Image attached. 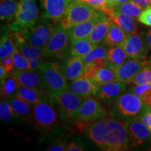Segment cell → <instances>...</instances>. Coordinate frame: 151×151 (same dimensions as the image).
Masks as SVG:
<instances>
[{
	"label": "cell",
	"mask_w": 151,
	"mask_h": 151,
	"mask_svg": "<svg viewBox=\"0 0 151 151\" xmlns=\"http://www.w3.org/2000/svg\"><path fill=\"white\" fill-rule=\"evenodd\" d=\"M127 122L114 117H105L88 124L85 133L102 150H129Z\"/></svg>",
	"instance_id": "cell-1"
},
{
	"label": "cell",
	"mask_w": 151,
	"mask_h": 151,
	"mask_svg": "<svg viewBox=\"0 0 151 151\" xmlns=\"http://www.w3.org/2000/svg\"><path fill=\"white\" fill-rule=\"evenodd\" d=\"M150 109L137 95L128 91L123 92L113 103L110 114L122 121L129 122L139 119Z\"/></svg>",
	"instance_id": "cell-2"
},
{
	"label": "cell",
	"mask_w": 151,
	"mask_h": 151,
	"mask_svg": "<svg viewBox=\"0 0 151 151\" xmlns=\"http://www.w3.org/2000/svg\"><path fill=\"white\" fill-rule=\"evenodd\" d=\"M49 96L50 102L58 109L64 118L72 121L78 120L79 108L85 97H81L67 88L58 92L49 93Z\"/></svg>",
	"instance_id": "cell-3"
},
{
	"label": "cell",
	"mask_w": 151,
	"mask_h": 151,
	"mask_svg": "<svg viewBox=\"0 0 151 151\" xmlns=\"http://www.w3.org/2000/svg\"><path fill=\"white\" fill-rule=\"evenodd\" d=\"M39 14L36 0H20L16 17L9 28L14 32L23 34L37 22Z\"/></svg>",
	"instance_id": "cell-4"
},
{
	"label": "cell",
	"mask_w": 151,
	"mask_h": 151,
	"mask_svg": "<svg viewBox=\"0 0 151 151\" xmlns=\"http://www.w3.org/2000/svg\"><path fill=\"white\" fill-rule=\"evenodd\" d=\"M101 11L82 0H71L60 23L65 29L97 16Z\"/></svg>",
	"instance_id": "cell-5"
},
{
	"label": "cell",
	"mask_w": 151,
	"mask_h": 151,
	"mask_svg": "<svg viewBox=\"0 0 151 151\" xmlns=\"http://www.w3.org/2000/svg\"><path fill=\"white\" fill-rule=\"evenodd\" d=\"M58 23V22L43 16L32 27L22 35L29 44L43 48L52 36Z\"/></svg>",
	"instance_id": "cell-6"
},
{
	"label": "cell",
	"mask_w": 151,
	"mask_h": 151,
	"mask_svg": "<svg viewBox=\"0 0 151 151\" xmlns=\"http://www.w3.org/2000/svg\"><path fill=\"white\" fill-rule=\"evenodd\" d=\"M39 71L49 93L58 92L67 88V80L58 62L44 61Z\"/></svg>",
	"instance_id": "cell-7"
},
{
	"label": "cell",
	"mask_w": 151,
	"mask_h": 151,
	"mask_svg": "<svg viewBox=\"0 0 151 151\" xmlns=\"http://www.w3.org/2000/svg\"><path fill=\"white\" fill-rule=\"evenodd\" d=\"M30 120L38 129L48 130L58 122V113L50 101H43L32 106Z\"/></svg>",
	"instance_id": "cell-8"
},
{
	"label": "cell",
	"mask_w": 151,
	"mask_h": 151,
	"mask_svg": "<svg viewBox=\"0 0 151 151\" xmlns=\"http://www.w3.org/2000/svg\"><path fill=\"white\" fill-rule=\"evenodd\" d=\"M69 39L67 29L58 22L48 43L43 48L44 57L58 59L65 58L69 50Z\"/></svg>",
	"instance_id": "cell-9"
},
{
	"label": "cell",
	"mask_w": 151,
	"mask_h": 151,
	"mask_svg": "<svg viewBox=\"0 0 151 151\" xmlns=\"http://www.w3.org/2000/svg\"><path fill=\"white\" fill-rule=\"evenodd\" d=\"M107 116L108 113L100 100L90 96L83 100L79 108L77 121L89 124Z\"/></svg>",
	"instance_id": "cell-10"
},
{
	"label": "cell",
	"mask_w": 151,
	"mask_h": 151,
	"mask_svg": "<svg viewBox=\"0 0 151 151\" xmlns=\"http://www.w3.org/2000/svg\"><path fill=\"white\" fill-rule=\"evenodd\" d=\"M129 58L145 60L150 51L146 36L128 33L127 39L121 45Z\"/></svg>",
	"instance_id": "cell-11"
},
{
	"label": "cell",
	"mask_w": 151,
	"mask_h": 151,
	"mask_svg": "<svg viewBox=\"0 0 151 151\" xmlns=\"http://www.w3.org/2000/svg\"><path fill=\"white\" fill-rule=\"evenodd\" d=\"M129 143L132 147H137L151 142V132L146 124L139 119L127 122Z\"/></svg>",
	"instance_id": "cell-12"
},
{
	"label": "cell",
	"mask_w": 151,
	"mask_h": 151,
	"mask_svg": "<svg viewBox=\"0 0 151 151\" xmlns=\"http://www.w3.org/2000/svg\"><path fill=\"white\" fill-rule=\"evenodd\" d=\"M146 60L143 59L129 58L120 65L114 68L117 80L131 83L136 75L146 65Z\"/></svg>",
	"instance_id": "cell-13"
},
{
	"label": "cell",
	"mask_w": 151,
	"mask_h": 151,
	"mask_svg": "<svg viewBox=\"0 0 151 151\" xmlns=\"http://www.w3.org/2000/svg\"><path fill=\"white\" fill-rule=\"evenodd\" d=\"M128 84L118 80L110 81L99 86L96 96L100 101L112 105L117 98L125 91Z\"/></svg>",
	"instance_id": "cell-14"
},
{
	"label": "cell",
	"mask_w": 151,
	"mask_h": 151,
	"mask_svg": "<svg viewBox=\"0 0 151 151\" xmlns=\"http://www.w3.org/2000/svg\"><path fill=\"white\" fill-rule=\"evenodd\" d=\"M12 76L16 79L19 86L29 87L49 93L39 71L15 69L13 71Z\"/></svg>",
	"instance_id": "cell-15"
},
{
	"label": "cell",
	"mask_w": 151,
	"mask_h": 151,
	"mask_svg": "<svg viewBox=\"0 0 151 151\" xmlns=\"http://www.w3.org/2000/svg\"><path fill=\"white\" fill-rule=\"evenodd\" d=\"M71 0H39L43 16L60 22Z\"/></svg>",
	"instance_id": "cell-16"
},
{
	"label": "cell",
	"mask_w": 151,
	"mask_h": 151,
	"mask_svg": "<svg viewBox=\"0 0 151 151\" xmlns=\"http://www.w3.org/2000/svg\"><path fill=\"white\" fill-rule=\"evenodd\" d=\"M106 18V15L101 11L97 16L67 28V31L69 38L70 39H77L88 37L94 26L101 20Z\"/></svg>",
	"instance_id": "cell-17"
},
{
	"label": "cell",
	"mask_w": 151,
	"mask_h": 151,
	"mask_svg": "<svg viewBox=\"0 0 151 151\" xmlns=\"http://www.w3.org/2000/svg\"><path fill=\"white\" fill-rule=\"evenodd\" d=\"M99 88V87L94 84L90 78L83 75L71 81L70 83L67 85L68 90L85 98L96 95Z\"/></svg>",
	"instance_id": "cell-18"
},
{
	"label": "cell",
	"mask_w": 151,
	"mask_h": 151,
	"mask_svg": "<svg viewBox=\"0 0 151 151\" xmlns=\"http://www.w3.org/2000/svg\"><path fill=\"white\" fill-rule=\"evenodd\" d=\"M105 14L111 21L116 24L118 27L129 34H138V27L135 19L127 15L115 10L109 9L105 11Z\"/></svg>",
	"instance_id": "cell-19"
},
{
	"label": "cell",
	"mask_w": 151,
	"mask_h": 151,
	"mask_svg": "<svg viewBox=\"0 0 151 151\" xmlns=\"http://www.w3.org/2000/svg\"><path fill=\"white\" fill-rule=\"evenodd\" d=\"M86 63L82 58L71 55L64 62L62 71L67 81H73L83 74Z\"/></svg>",
	"instance_id": "cell-20"
},
{
	"label": "cell",
	"mask_w": 151,
	"mask_h": 151,
	"mask_svg": "<svg viewBox=\"0 0 151 151\" xmlns=\"http://www.w3.org/2000/svg\"><path fill=\"white\" fill-rule=\"evenodd\" d=\"M17 97L21 98L32 106L43 101H50L48 92H42L26 86L19 87L17 91Z\"/></svg>",
	"instance_id": "cell-21"
},
{
	"label": "cell",
	"mask_w": 151,
	"mask_h": 151,
	"mask_svg": "<svg viewBox=\"0 0 151 151\" xmlns=\"http://www.w3.org/2000/svg\"><path fill=\"white\" fill-rule=\"evenodd\" d=\"M128 33L124 32L120 27H118L114 22H111V25L109 29L106 37L103 41V43L107 48L116 46H121L127 39Z\"/></svg>",
	"instance_id": "cell-22"
},
{
	"label": "cell",
	"mask_w": 151,
	"mask_h": 151,
	"mask_svg": "<svg viewBox=\"0 0 151 151\" xmlns=\"http://www.w3.org/2000/svg\"><path fill=\"white\" fill-rule=\"evenodd\" d=\"M111 22L112 21L107 17L94 26L88 37L92 43L97 46L103 42L110 29Z\"/></svg>",
	"instance_id": "cell-23"
},
{
	"label": "cell",
	"mask_w": 151,
	"mask_h": 151,
	"mask_svg": "<svg viewBox=\"0 0 151 151\" xmlns=\"http://www.w3.org/2000/svg\"><path fill=\"white\" fill-rule=\"evenodd\" d=\"M128 58L129 57L122 46L111 47L107 51L106 65L113 69L125 62Z\"/></svg>",
	"instance_id": "cell-24"
},
{
	"label": "cell",
	"mask_w": 151,
	"mask_h": 151,
	"mask_svg": "<svg viewBox=\"0 0 151 151\" xmlns=\"http://www.w3.org/2000/svg\"><path fill=\"white\" fill-rule=\"evenodd\" d=\"M96 45L92 43L88 37L71 39V55L83 58Z\"/></svg>",
	"instance_id": "cell-25"
},
{
	"label": "cell",
	"mask_w": 151,
	"mask_h": 151,
	"mask_svg": "<svg viewBox=\"0 0 151 151\" xmlns=\"http://www.w3.org/2000/svg\"><path fill=\"white\" fill-rule=\"evenodd\" d=\"M20 0H1L0 18L3 22H12L16 17Z\"/></svg>",
	"instance_id": "cell-26"
},
{
	"label": "cell",
	"mask_w": 151,
	"mask_h": 151,
	"mask_svg": "<svg viewBox=\"0 0 151 151\" xmlns=\"http://www.w3.org/2000/svg\"><path fill=\"white\" fill-rule=\"evenodd\" d=\"M16 48L22 56L28 61L34 59H41L44 58L43 48L34 46L25 40L16 43Z\"/></svg>",
	"instance_id": "cell-27"
},
{
	"label": "cell",
	"mask_w": 151,
	"mask_h": 151,
	"mask_svg": "<svg viewBox=\"0 0 151 151\" xmlns=\"http://www.w3.org/2000/svg\"><path fill=\"white\" fill-rule=\"evenodd\" d=\"M106 48L107 47L104 43L97 45L88 54L82 58L86 65L89 63H97L106 65L107 51H108Z\"/></svg>",
	"instance_id": "cell-28"
},
{
	"label": "cell",
	"mask_w": 151,
	"mask_h": 151,
	"mask_svg": "<svg viewBox=\"0 0 151 151\" xmlns=\"http://www.w3.org/2000/svg\"><path fill=\"white\" fill-rule=\"evenodd\" d=\"M12 107L14 114L18 116L23 117L24 118L30 119L32 114L31 107L29 103L18 97H14L6 99Z\"/></svg>",
	"instance_id": "cell-29"
},
{
	"label": "cell",
	"mask_w": 151,
	"mask_h": 151,
	"mask_svg": "<svg viewBox=\"0 0 151 151\" xmlns=\"http://www.w3.org/2000/svg\"><path fill=\"white\" fill-rule=\"evenodd\" d=\"M16 49V44L15 41L12 31L9 29L4 34L1 38L0 43V59L2 60L6 57L11 56Z\"/></svg>",
	"instance_id": "cell-30"
},
{
	"label": "cell",
	"mask_w": 151,
	"mask_h": 151,
	"mask_svg": "<svg viewBox=\"0 0 151 151\" xmlns=\"http://www.w3.org/2000/svg\"><path fill=\"white\" fill-rule=\"evenodd\" d=\"M94 84L97 86H101L103 84L110 82V81L117 80L116 75L114 70L106 65L101 67L97 73L91 78H90Z\"/></svg>",
	"instance_id": "cell-31"
},
{
	"label": "cell",
	"mask_w": 151,
	"mask_h": 151,
	"mask_svg": "<svg viewBox=\"0 0 151 151\" xmlns=\"http://www.w3.org/2000/svg\"><path fill=\"white\" fill-rule=\"evenodd\" d=\"M19 85L13 76H8L1 82V97L4 99L16 97Z\"/></svg>",
	"instance_id": "cell-32"
},
{
	"label": "cell",
	"mask_w": 151,
	"mask_h": 151,
	"mask_svg": "<svg viewBox=\"0 0 151 151\" xmlns=\"http://www.w3.org/2000/svg\"><path fill=\"white\" fill-rule=\"evenodd\" d=\"M128 91L137 95L145 105L151 108V84L134 85Z\"/></svg>",
	"instance_id": "cell-33"
},
{
	"label": "cell",
	"mask_w": 151,
	"mask_h": 151,
	"mask_svg": "<svg viewBox=\"0 0 151 151\" xmlns=\"http://www.w3.org/2000/svg\"><path fill=\"white\" fill-rule=\"evenodd\" d=\"M115 10L121 12L127 16L133 17L134 18H139V15L142 12L143 9L141 8L140 6L133 2V1H128L126 2L119 4L114 8Z\"/></svg>",
	"instance_id": "cell-34"
},
{
	"label": "cell",
	"mask_w": 151,
	"mask_h": 151,
	"mask_svg": "<svg viewBox=\"0 0 151 151\" xmlns=\"http://www.w3.org/2000/svg\"><path fill=\"white\" fill-rule=\"evenodd\" d=\"M132 83L134 85L151 84V68L147 64V62L142 69L136 75L132 81Z\"/></svg>",
	"instance_id": "cell-35"
},
{
	"label": "cell",
	"mask_w": 151,
	"mask_h": 151,
	"mask_svg": "<svg viewBox=\"0 0 151 151\" xmlns=\"http://www.w3.org/2000/svg\"><path fill=\"white\" fill-rule=\"evenodd\" d=\"M13 60H14V67L17 70H32L29 61L24 57L18 51V49H16L11 55Z\"/></svg>",
	"instance_id": "cell-36"
},
{
	"label": "cell",
	"mask_w": 151,
	"mask_h": 151,
	"mask_svg": "<svg viewBox=\"0 0 151 151\" xmlns=\"http://www.w3.org/2000/svg\"><path fill=\"white\" fill-rule=\"evenodd\" d=\"M14 112L8 101H1L0 103V118L3 121H9L14 117Z\"/></svg>",
	"instance_id": "cell-37"
},
{
	"label": "cell",
	"mask_w": 151,
	"mask_h": 151,
	"mask_svg": "<svg viewBox=\"0 0 151 151\" xmlns=\"http://www.w3.org/2000/svg\"><path fill=\"white\" fill-rule=\"evenodd\" d=\"M104 66L105 65H100V64L97 63L86 64L83 76H84L85 77H87V78H91L96 74V73H97V71H99L101 67H104Z\"/></svg>",
	"instance_id": "cell-38"
},
{
	"label": "cell",
	"mask_w": 151,
	"mask_h": 151,
	"mask_svg": "<svg viewBox=\"0 0 151 151\" xmlns=\"http://www.w3.org/2000/svg\"><path fill=\"white\" fill-rule=\"evenodd\" d=\"M82 1H86V3L93 6L94 9L102 11L103 12L109 9L108 0H82Z\"/></svg>",
	"instance_id": "cell-39"
},
{
	"label": "cell",
	"mask_w": 151,
	"mask_h": 151,
	"mask_svg": "<svg viewBox=\"0 0 151 151\" xmlns=\"http://www.w3.org/2000/svg\"><path fill=\"white\" fill-rule=\"evenodd\" d=\"M138 20L145 25L151 27V7L143 10L138 18Z\"/></svg>",
	"instance_id": "cell-40"
},
{
	"label": "cell",
	"mask_w": 151,
	"mask_h": 151,
	"mask_svg": "<svg viewBox=\"0 0 151 151\" xmlns=\"http://www.w3.org/2000/svg\"><path fill=\"white\" fill-rule=\"evenodd\" d=\"M1 66L8 73L13 71V70H14V60H13L11 55L6 57V58L1 60Z\"/></svg>",
	"instance_id": "cell-41"
},
{
	"label": "cell",
	"mask_w": 151,
	"mask_h": 151,
	"mask_svg": "<svg viewBox=\"0 0 151 151\" xmlns=\"http://www.w3.org/2000/svg\"><path fill=\"white\" fill-rule=\"evenodd\" d=\"M67 145L65 141H59L54 143L51 146H50L47 149L48 151H65L67 150Z\"/></svg>",
	"instance_id": "cell-42"
},
{
	"label": "cell",
	"mask_w": 151,
	"mask_h": 151,
	"mask_svg": "<svg viewBox=\"0 0 151 151\" xmlns=\"http://www.w3.org/2000/svg\"><path fill=\"white\" fill-rule=\"evenodd\" d=\"M143 123L146 124V126L149 128L151 132V108L147 111L146 113L143 115L142 116L139 118Z\"/></svg>",
	"instance_id": "cell-43"
},
{
	"label": "cell",
	"mask_w": 151,
	"mask_h": 151,
	"mask_svg": "<svg viewBox=\"0 0 151 151\" xmlns=\"http://www.w3.org/2000/svg\"><path fill=\"white\" fill-rule=\"evenodd\" d=\"M44 62L43 58H41V59H34L29 60V63L30 66H31L32 70V71H39L40 69L41 65L43 62Z\"/></svg>",
	"instance_id": "cell-44"
},
{
	"label": "cell",
	"mask_w": 151,
	"mask_h": 151,
	"mask_svg": "<svg viewBox=\"0 0 151 151\" xmlns=\"http://www.w3.org/2000/svg\"><path fill=\"white\" fill-rule=\"evenodd\" d=\"M129 1L136 3L143 9L151 7V0H129Z\"/></svg>",
	"instance_id": "cell-45"
},
{
	"label": "cell",
	"mask_w": 151,
	"mask_h": 151,
	"mask_svg": "<svg viewBox=\"0 0 151 151\" xmlns=\"http://www.w3.org/2000/svg\"><path fill=\"white\" fill-rule=\"evenodd\" d=\"M67 150L68 151H83L84 149L81 146H79L75 143H71L69 146H67Z\"/></svg>",
	"instance_id": "cell-46"
},
{
	"label": "cell",
	"mask_w": 151,
	"mask_h": 151,
	"mask_svg": "<svg viewBox=\"0 0 151 151\" xmlns=\"http://www.w3.org/2000/svg\"><path fill=\"white\" fill-rule=\"evenodd\" d=\"M7 77H8V73L4 70V69L1 66H0V79H1V82L6 78Z\"/></svg>",
	"instance_id": "cell-47"
},
{
	"label": "cell",
	"mask_w": 151,
	"mask_h": 151,
	"mask_svg": "<svg viewBox=\"0 0 151 151\" xmlns=\"http://www.w3.org/2000/svg\"><path fill=\"white\" fill-rule=\"evenodd\" d=\"M118 4V0H108L109 9H114ZM107 9V10H108ZM105 12V11H104Z\"/></svg>",
	"instance_id": "cell-48"
},
{
	"label": "cell",
	"mask_w": 151,
	"mask_h": 151,
	"mask_svg": "<svg viewBox=\"0 0 151 151\" xmlns=\"http://www.w3.org/2000/svg\"><path fill=\"white\" fill-rule=\"evenodd\" d=\"M146 38H147V40H148L149 46H150V50H151V29L148 30V33L146 35ZM150 58H151V55Z\"/></svg>",
	"instance_id": "cell-49"
},
{
	"label": "cell",
	"mask_w": 151,
	"mask_h": 151,
	"mask_svg": "<svg viewBox=\"0 0 151 151\" xmlns=\"http://www.w3.org/2000/svg\"><path fill=\"white\" fill-rule=\"evenodd\" d=\"M146 62H147V64H148V65L150 66V67L151 68V58H149V60H146Z\"/></svg>",
	"instance_id": "cell-50"
}]
</instances>
